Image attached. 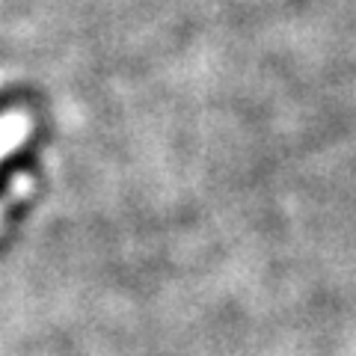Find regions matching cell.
<instances>
[{"label": "cell", "instance_id": "1", "mask_svg": "<svg viewBox=\"0 0 356 356\" xmlns=\"http://www.w3.org/2000/svg\"><path fill=\"white\" fill-rule=\"evenodd\" d=\"M27 131H30V122L27 116H6V119H0V161L6 158L9 152H13L21 140L27 137Z\"/></svg>", "mask_w": 356, "mask_h": 356}]
</instances>
